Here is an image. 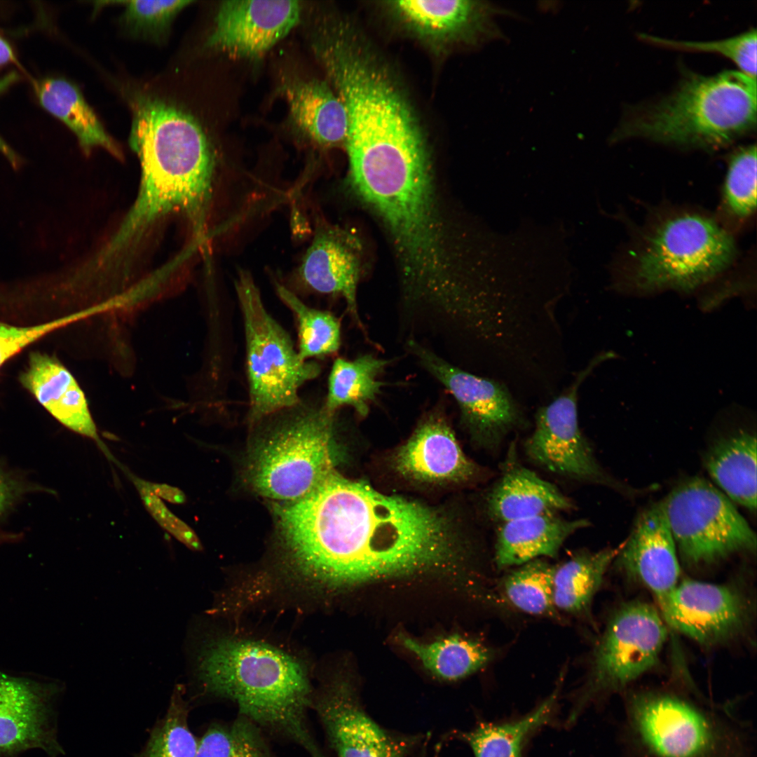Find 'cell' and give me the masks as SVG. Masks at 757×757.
Masks as SVG:
<instances>
[{
  "instance_id": "1",
  "label": "cell",
  "mask_w": 757,
  "mask_h": 757,
  "mask_svg": "<svg viewBox=\"0 0 757 757\" xmlns=\"http://www.w3.org/2000/svg\"><path fill=\"white\" fill-rule=\"evenodd\" d=\"M273 511L286 572L313 591L461 567L467 561V548L437 512L336 470L304 497L275 503Z\"/></svg>"
},
{
  "instance_id": "2",
  "label": "cell",
  "mask_w": 757,
  "mask_h": 757,
  "mask_svg": "<svg viewBox=\"0 0 757 757\" xmlns=\"http://www.w3.org/2000/svg\"><path fill=\"white\" fill-rule=\"evenodd\" d=\"M129 139L139 161V187L116 231L90 259L104 273L130 268L154 230L174 214L184 215L200 233L213 193L214 157L192 118L155 114L135 125Z\"/></svg>"
},
{
  "instance_id": "3",
  "label": "cell",
  "mask_w": 757,
  "mask_h": 757,
  "mask_svg": "<svg viewBox=\"0 0 757 757\" xmlns=\"http://www.w3.org/2000/svg\"><path fill=\"white\" fill-rule=\"evenodd\" d=\"M196 662L204 693L231 701L239 715L309 757H327L309 725L313 693L308 674L293 657L262 642L223 638L205 642Z\"/></svg>"
},
{
  "instance_id": "4",
  "label": "cell",
  "mask_w": 757,
  "mask_h": 757,
  "mask_svg": "<svg viewBox=\"0 0 757 757\" xmlns=\"http://www.w3.org/2000/svg\"><path fill=\"white\" fill-rule=\"evenodd\" d=\"M756 128V78L724 70L686 74L668 95L629 111L613 136L712 149Z\"/></svg>"
},
{
  "instance_id": "5",
  "label": "cell",
  "mask_w": 757,
  "mask_h": 757,
  "mask_svg": "<svg viewBox=\"0 0 757 757\" xmlns=\"http://www.w3.org/2000/svg\"><path fill=\"white\" fill-rule=\"evenodd\" d=\"M625 709L626 757H751L750 728L725 707L643 690L627 695Z\"/></svg>"
},
{
  "instance_id": "6",
  "label": "cell",
  "mask_w": 757,
  "mask_h": 757,
  "mask_svg": "<svg viewBox=\"0 0 757 757\" xmlns=\"http://www.w3.org/2000/svg\"><path fill=\"white\" fill-rule=\"evenodd\" d=\"M252 450L246 478L258 494L278 502L308 495L335 470V413L300 402Z\"/></svg>"
},
{
  "instance_id": "7",
  "label": "cell",
  "mask_w": 757,
  "mask_h": 757,
  "mask_svg": "<svg viewBox=\"0 0 757 757\" xmlns=\"http://www.w3.org/2000/svg\"><path fill=\"white\" fill-rule=\"evenodd\" d=\"M235 287L246 345L247 421L254 426L273 414L298 404L300 388L320 374V367L315 362L300 358L288 333L265 308L249 271H239Z\"/></svg>"
},
{
  "instance_id": "8",
  "label": "cell",
  "mask_w": 757,
  "mask_h": 757,
  "mask_svg": "<svg viewBox=\"0 0 757 757\" xmlns=\"http://www.w3.org/2000/svg\"><path fill=\"white\" fill-rule=\"evenodd\" d=\"M731 236L697 214L671 216L648 233L634 258L629 280L641 292H689L720 274L732 261Z\"/></svg>"
},
{
  "instance_id": "9",
  "label": "cell",
  "mask_w": 757,
  "mask_h": 757,
  "mask_svg": "<svg viewBox=\"0 0 757 757\" xmlns=\"http://www.w3.org/2000/svg\"><path fill=\"white\" fill-rule=\"evenodd\" d=\"M667 637V624L650 604L632 601L619 607L595 648L568 723H573L588 705L623 691L651 670L659 661Z\"/></svg>"
},
{
  "instance_id": "10",
  "label": "cell",
  "mask_w": 757,
  "mask_h": 757,
  "mask_svg": "<svg viewBox=\"0 0 757 757\" xmlns=\"http://www.w3.org/2000/svg\"><path fill=\"white\" fill-rule=\"evenodd\" d=\"M662 502L678 554L687 564H712L756 549V535L746 521L705 479L685 480Z\"/></svg>"
},
{
  "instance_id": "11",
  "label": "cell",
  "mask_w": 757,
  "mask_h": 757,
  "mask_svg": "<svg viewBox=\"0 0 757 757\" xmlns=\"http://www.w3.org/2000/svg\"><path fill=\"white\" fill-rule=\"evenodd\" d=\"M336 757H411L424 740L377 723L362 704L354 683L343 677L326 682L312 702Z\"/></svg>"
},
{
  "instance_id": "12",
  "label": "cell",
  "mask_w": 757,
  "mask_h": 757,
  "mask_svg": "<svg viewBox=\"0 0 757 757\" xmlns=\"http://www.w3.org/2000/svg\"><path fill=\"white\" fill-rule=\"evenodd\" d=\"M603 359V355L595 357L564 392L538 410L533 432L524 444L526 453L533 462L580 482L608 483L580 430L577 404L580 385Z\"/></svg>"
},
{
  "instance_id": "13",
  "label": "cell",
  "mask_w": 757,
  "mask_h": 757,
  "mask_svg": "<svg viewBox=\"0 0 757 757\" xmlns=\"http://www.w3.org/2000/svg\"><path fill=\"white\" fill-rule=\"evenodd\" d=\"M407 348L453 396L463 422L482 444L496 449L510 432L521 426V411L503 384L449 363L416 340L409 339Z\"/></svg>"
},
{
  "instance_id": "14",
  "label": "cell",
  "mask_w": 757,
  "mask_h": 757,
  "mask_svg": "<svg viewBox=\"0 0 757 757\" xmlns=\"http://www.w3.org/2000/svg\"><path fill=\"white\" fill-rule=\"evenodd\" d=\"M657 601L667 625L706 646L738 636L751 618L749 600L729 585L683 579Z\"/></svg>"
},
{
  "instance_id": "15",
  "label": "cell",
  "mask_w": 757,
  "mask_h": 757,
  "mask_svg": "<svg viewBox=\"0 0 757 757\" xmlns=\"http://www.w3.org/2000/svg\"><path fill=\"white\" fill-rule=\"evenodd\" d=\"M59 691L55 683L0 672V757H16L34 748L50 757L64 753L53 709Z\"/></svg>"
},
{
  "instance_id": "16",
  "label": "cell",
  "mask_w": 757,
  "mask_h": 757,
  "mask_svg": "<svg viewBox=\"0 0 757 757\" xmlns=\"http://www.w3.org/2000/svg\"><path fill=\"white\" fill-rule=\"evenodd\" d=\"M383 6L405 31L437 48L477 43L500 34L494 21L498 9L482 1H389Z\"/></svg>"
},
{
  "instance_id": "17",
  "label": "cell",
  "mask_w": 757,
  "mask_h": 757,
  "mask_svg": "<svg viewBox=\"0 0 757 757\" xmlns=\"http://www.w3.org/2000/svg\"><path fill=\"white\" fill-rule=\"evenodd\" d=\"M300 12L296 1H224L207 46L234 58H259L291 31Z\"/></svg>"
},
{
  "instance_id": "18",
  "label": "cell",
  "mask_w": 757,
  "mask_h": 757,
  "mask_svg": "<svg viewBox=\"0 0 757 757\" xmlns=\"http://www.w3.org/2000/svg\"><path fill=\"white\" fill-rule=\"evenodd\" d=\"M362 247L359 238L346 230L320 226L296 274L310 291L343 297L348 313L360 327L357 287L362 270Z\"/></svg>"
},
{
  "instance_id": "19",
  "label": "cell",
  "mask_w": 757,
  "mask_h": 757,
  "mask_svg": "<svg viewBox=\"0 0 757 757\" xmlns=\"http://www.w3.org/2000/svg\"><path fill=\"white\" fill-rule=\"evenodd\" d=\"M616 559L627 576L645 586L656 599L676 585L681 573L678 552L662 501L640 514Z\"/></svg>"
},
{
  "instance_id": "20",
  "label": "cell",
  "mask_w": 757,
  "mask_h": 757,
  "mask_svg": "<svg viewBox=\"0 0 757 757\" xmlns=\"http://www.w3.org/2000/svg\"><path fill=\"white\" fill-rule=\"evenodd\" d=\"M395 464L404 477L426 482H468L478 472L450 427L437 416L429 417L417 428L399 449Z\"/></svg>"
},
{
  "instance_id": "21",
  "label": "cell",
  "mask_w": 757,
  "mask_h": 757,
  "mask_svg": "<svg viewBox=\"0 0 757 757\" xmlns=\"http://www.w3.org/2000/svg\"><path fill=\"white\" fill-rule=\"evenodd\" d=\"M49 413L71 430L97 439L96 426L83 390L71 374L57 360L32 353L28 368L20 376Z\"/></svg>"
},
{
  "instance_id": "22",
  "label": "cell",
  "mask_w": 757,
  "mask_h": 757,
  "mask_svg": "<svg viewBox=\"0 0 757 757\" xmlns=\"http://www.w3.org/2000/svg\"><path fill=\"white\" fill-rule=\"evenodd\" d=\"M589 525L585 519H566L543 514L503 523L495 545L497 568L521 566L542 557H557L564 542Z\"/></svg>"
},
{
  "instance_id": "23",
  "label": "cell",
  "mask_w": 757,
  "mask_h": 757,
  "mask_svg": "<svg viewBox=\"0 0 757 757\" xmlns=\"http://www.w3.org/2000/svg\"><path fill=\"white\" fill-rule=\"evenodd\" d=\"M573 507L571 500L555 485L516 463L507 465L486 499L489 517L502 524Z\"/></svg>"
},
{
  "instance_id": "24",
  "label": "cell",
  "mask_w": 757,
  "mask_h": 757,
  "mask_svg": "<svg viewBox=\"0 0 757 757\" xmlns=\"http://www.w3.org/2000/svg\"><path fill=\"white\" fill-rule=\"evenodd\" d=\"M281 90L294 121L311 139L326 146L345 143L346 109L327 83L294 79L285 82Z\"/></svg>"
},
{
  "instance_id": "25",
  "label": "cell",
  "mask_w": 757,
  "mask_h": 757,
  "mask_svg": "<svg viewBox=\"0 0 757 757\" xmlns=\"http://www.w3.org/2000/svg\"><path fill=\"white\" fill-rule=\"evenodd\" d=\"M563 676L552 693L526 715L503 722L481 721L467 731L452 734L466 743L474 757H525V749L543 728L554 722Z\"/></svg>"
},
{
  "instance_id": "26",
  "label": "cell",
  "mask_w": 757,
  "mask_h": 757,
  "mask_svg": "<svg viewBox=\"0 0 757 757\" xmlns=\"http://www.w3.org/2000/svg\"><path fill=\"white\" fill-rule=\"evenodd\" d=\"M705 465L711 478L733 500L756 508V437L739 431L715 443Z\"/></svg>"
},
{
  "instance_id": "27",
  "label": "cell",
  "mask_w": 757,
  "mask_h": 757,
  "mask_svg": "<svg viewBox=\"0 0 757 757\" xmlns=\"http://www.w3.org/2000/svg\"><path fill=\"white\" fill-rule=\"evenodd\" d=\"M33 86L42 107L74 133L85 152L102 147L121 156L118 147L74 85L62 79H46L34 81Z\"/></svg>"
},
{
  "instance_id": "28",
  "label": "cell",
  "mask_w": 757,
  "mask_h": 757,
  "mask_svg": "<svg viewBox=\"0 0 757 757\" xmlns=\"http://www.w3.org/2000/svg\"><path fill=\"white\" fill-rule=\"evenodd\" d=\"M620 547L582 552L555 566L554 602L559 611L580 617L589 615L594 596Z\"/></svg>"
},
{
  "instance_id": "29",
  "label": "cell",
  "mask_w": 757,
  "mask_h": 757,
  "mask_svg": "<svg viewBox=\"0 0 757 757\" xmlns=\"http://www.w3.org/2000/svg\"><path fill=\"white\" fill-rule=\"evenodd\" d=\"M400 639L428 671L446 681H456L471 675L486 666L493 656V651L482 643L457 634L431 643L419 642L405 636Z\"/></svg>"
},
{
  "instance_id": "30",
  "label": "cell",
  "mask_w": 757,
  "mask_h": 757,
  "mask_svg": "<svg viewBox=\"0 0 757 757\" xmlns=\"http://www.w3.org/2000/svg\"><path fill=\"white\" fill-rule=\"evenodd\" d=\"M388 361L372 355H361L353 360L337 358L333 363L328 379V392L325 408L332 413L343 406H350L360 415L369 411L384 383L378 379Z\"/></svg>"
},
{
  "instance_id": "31",
  "label": "cell",
  "mask_w": 757,
  "mask_h": 757,
  "mask_svg": "<svg viewBox=\"0 0 757 757\" xmlns=\"http://www.w3.org/2000/svg\"><path fill=\"white\" fill-rule=\"evenodd\" d=\"M555 566L541 559L519 566L504 579L505 599L526 613L561 621L554 602Z\"/></svg>"
},
{
  "instance_id": "32",
  "label": "cell",
  "mask_w": 757,
  "mask_h": 757,
  "mask_svg": "<svg viewBox=\"0 0 757 757\" xmlns=\"http://www.w3.org/2000/svg\"><path fill=\"white\" fill-rule=\"evenodd\" d=\"M275 290L281 301L294 313L298 325L301 359L308 360L336 353L341 344V325L331 313L305 304L293 292L275 283Z\"/></svg>"
},
{
  "instance_id": "33",
  "label": "cell",
  "mask_w": 757,
  "mask_h": 757,
  "mask_svg": "<svg viewBox=\"0 0 757 757\" xmlns=\"http://www.w3.org/2000/svg\"><path fill=\"white\" fill-rule=\"evenodd\" d=\"M196 757H279L266 733L238 715L230 723H214L198 740Z\"/></svg>"
},
{
  "instance_id": "34",
  "label": "cell",
  "mask_w": 757,
  "mask_h": 757,
  "mask_svg": "<svg viewBox=\"0 0 757 757\" xmlns=\"http://www.w3.org/2000/svg\"><path fill=\"white\" fill-rule=\"evenodd\" d=\"M184 688L177 685L165 716L153 728L138 757H196L198 740L188 725L189 707Z\"/></svg>"
},
{
  "instance_id": "35",
  "label": "cell",
  "mask_w": 757,
  "mask_h": 757,
  "mask_svg": "<svg viewBox=\"0 0 757 757\" xmlns=\"http://www.w3.org/2000/svg\"><path fill=\"white\" fill-rule=\"evenodd\" d=\"M756 29H749L737 35L707 41H681L639 34L646 42L669 48L715 52L730 58L745 74L756 78Z\"/></svg>"
},
{
  "instance_id": "36",
  "label": "cell",
  "mask_w": 757,
  "mask_h": 757,
  "mask_svg": "<svg viewBox=\"0 0 757 757\" xmlns=\"http://www.w3.org/2000/svg\"><path fill=\"white\" fill-rule=\"evenodd\" d=\"M725 201L735 216H749L756 206V146L736 150L729 160L724 188Z\"/></svg>"
},
{
  "instance_id": "37",
  "label": "cell",
  "mask_w": 757,
  "mask_h": 757,
  "mask_svg": "<svg viewBox=\"0 0 757 757\" xmlns=\"http://www.w3.org/2000/svg\"><path fill=\"white\" fill-rule=\"evenodd\" d=\"M125 3L123 21L130 31L158 40L167 33L174 17L192 1H129Z\"/></svg>"
},
{
  "instance_id": "38",
  "label": "cell",
  "mask_w": 757,
  "mask_h": 757,
  "mask_svg": "<svg viewBox=\"0 0 757 757\" xmlns=\"http://www.w3.org/2000/svg\"><path fill=\"white\" fill-rule=\"evenodd\" d=\"M133 481L146 508L155 520L189 549L201 550L202 545L195 532L166 507L161 498L149 489L147 482L136 478Z\"/></svg>"
},
{
  "instance_id": "39",
  "label": "cell",
  "mask_w": 757,
  "mask_h": 757,
  "mask_svg": "<svg viewBox=\"0 0 757 757\" xmlns=\"http://www.w3.org/2000/svg\"><path fill=\"white\" fill-rule=\"evenodd\" d=\"M75 318L73 315L30 327H16L0 321V367L29 343Z\"/></svg>"
},
{
  "instance_id": "40",
  "label": "cell",
  "mask_w": 757,
  "mask_h": 757,
  "mask_svg": "<svg viewBox=\"0 0 757 757\" xmlns=\"http://www.w3.org/2000/svg\"><path fill=\"white\" fill-rule=\"evenodd\" d=\"M19 493L18 482L0 466V517L11 507Z\"/></svg>"
},
{
  "instance_id": "41",
  "label": "cell",
  "mask_w": 757,
  "mask_h": 757,
  "mask_svg": "<svg viewBox=\"0 0 757 757\" xmlns=\"http://www.w3.org/2000/svg\"><path fill=\"white\" fill-rule=\"evenodd\" d=\"M19 76L15 72H11L0 78V94L15 83ZM0 151L6 156L13 168L20 164V159L14 151L0 137Z\"/></svg>"
},
{
  "instance_id": "42",
  "label": "cell",
  "mask_w": 757,
  "mask_h": 757,
  "mask_svg": "<svg viewBox=\"0 0 757 757\" xmlns=\"http://www.w3.org/2000/svg\"><path fill=\"white\" fill-rule=\"evenodd\" d=\"M149 489L160 498H163L173 503H183L185 501L184 493L176 487L165 484L147 482Z\"/></svg>"
},
{
  "instance_id": "43",
  "label": "cell",
  "mask_w": 757,
  "mask_h": 757,
  "mask_svg": "<svg viewBox=\"0 0 757 757\" xmlns=\"http://www.w3.org/2000/svg\"><path fill=\"white\" fill-rule=\"evenodd\" d=\"M16 62L15 55L9 43L0 35V66Z\"/></svg>"
},
{
  "instance_id": "44",
  "label": "cell",
  "mask_w": 757,
  "mask_h": 757,
  "mask_svg": "<svg viewBox=\"0 0 757 757\" xmlns=\"http://www.w3.org/2000/svg\"><path fill=\"white\" fill-rule=\"evenodd\" d=\"M423 744L424 745H423V748L421 749V746H420V747L417 750L418 752H416V756H414V753H415L414 752L413 753V755L411 756V757H437V756H431L430 753H428V749L426 748V744Z\"/></svg>"
}]
</instances>
